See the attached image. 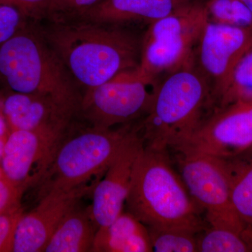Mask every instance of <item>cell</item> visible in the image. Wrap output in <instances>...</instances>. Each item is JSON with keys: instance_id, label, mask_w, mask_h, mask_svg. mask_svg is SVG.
<instances>
[{"instance_id": "1", "label": "cell", "mask_w": 252, "mask_h": 252, "mask_svg": "<svg viewBox=\"0 0 252 252\" xmlns=\"http://www.w3.org/2000/svg\"><path fill=\"white\" fill-rule=\"evenodd\" d=\"M41 34L74 81L87 89L140 65L142 45L135 36L105 23H56Z\"/></svg>"}, {"instance_id": "2", "label": "cell", "mask_w": 252, "mask_h": 252, "mask_svg": "<svg viewBox=\"0 0 252 252\" xmlns=\"http://www.w3.org/2000/svg\"><path fill=\"white\" fill-rule=\"evenodd\" d=\"M126 205L127 212L148 228L195 234L205 229L202 209L172 168L166 151L144 145L134 165Z\"/></svg>"}, {"instance_id": "3", "label": "cell", "mask_w": 252, "mask_h": 252, "mask_svg": "<svg viewBox=\"0 0 252 252\" xmlns=\"http://www.w3.org/2000/svg\"><path fill=\"white\" fill-rule=\"evenodd\" d=\"M210 97L206 78L193 64L170 73L156 89L140 124L144 146L164 151L178 147L203 124L202 116Z\"/></svg>"}, {"instance_id": "4", "label": "cell", "mask_w": 252, "mask_h": 252, "mask_svg": "<svg viewBox=\"0 0 252 252\" xmlns=\"http://www.w3.org/2000/svg\"><path fill=\"white\" fill-rule=\"evenodd\" d=\"M0 74L15 93L47 96L80 109L74 79L41 34L20 31L1 44Z\"/></svg>"}, {"instance_id": "5", "label": "cell", "mask_w": 252, "mask_h": 252, "mask_svg": "<svg viewBox=\"0 0 252 252\" xmlns=\"http://www.w3.org/2000/svg\"><path fill=\"white\" fill-rule=\"evenodd\" d=\"M138 126L129 124L112 129L91 126L74 135L67 132L36 182L39 199L86 185L92 177L105 172Z\"/></svg>"}, {"instance_id": "6", "label": "cell", "mask_w": 252, "mask_h": 252, "mask_svg": "<svg viewBox=\"0 0 252 252\" xmlns=\"http://www.w3.org/2000/svg\"><path fill=\"white\" fill-rule=\"evenodd\" d=\"M209 20L206 5L192 2L151 23L141 47V70L156 79L193 64L194 48Z\"/></svg>"}, {"instance_id": "7", "label": "cell", "mask_w": 252, "mask_h": 252, "mask_svg": "<svg viewBox=\"0 0 252 252\" xmlns=\"http://www.w3.org/2000/svg\"><path fill=\"white\" fill-rule=\"evenodd\" d=\"M157 86L138 67L119 73L107 82L87 89L81 99L83 117L94 127L112 128L147 115Z\"/></svg>"}, {"instance_id": "8", "label": "cell", "mask_w": 252, "mask_h": 252, "mask_svg": "<svg viewBox=\"0 0 252 252\" xmlns=\"http://www.w3.org/2000/svg\"><path fill=\"white\" fill-rule=\"evenodd\" d=\"M181 177L189 193L206 214L212 227L243 233L252 229L235 212L231 200L228 161L201 154H180Z\"/></svg>"}, {"instance_id": "9", "label": "cell", "mask_w": 252, "mask_h": 252, "mask_svg": "<svg viewBox=\"0 0 252 252\" xmlns=\"http://www.w3.org/2000/svg\"><path fill=\"white\" fill-rule=\"evenodd\" d=\"M252 148V99H249L220 109L174 149L180 154L231 158Z\"/></svg>"}, {"instance_id": "10", "label": "cell", "mask_w": 252, "mask_h": 252, "mask_svg": "<svg viewBox=\"0 0 252 252\" xmlns=\"http://www.w3.org/2000/svg\"><path fill=\"white\" fill-rule=\"evenodd\" d=\"M139 125L106 170L104 178L94 186L89 211L97 230L112 223L123 212L136 159L144 145Z\"/></svg>"}, {"instance_id": "11", "label": "cell", "mask_w": 252, "mask_h": 252, "mask_svg": "<svg viewBox=\"0 0 252 252\" xmlns=\"http://www.w3.org/2000/svg\"><path fill=\"white\" fill-rule=\"evenodd\" d=\"M67 132L14 130L10 132L1 158L5 176L29 187L36 184Z\"/></svg>"}, {"instance_id": "12", "label": "cell", "mask_w": 252, "mask_h": 252, "mask_svg": "<svg viewBox=\"0 0 252 252\" xmlns=\"http://www.w3.org/2000/svg\"><path fill=\"white\" fill-rule=\"evenodd\" d=\"M252 42V28L208 22L198 44L199 63L218 94L237 63Z\"/></svg>"}, {"instance_id": "13", "label": "cell", "mask_w": 252, "mask_h": 252, "mask_svg": "<svg viewBox=\"0 0 252 252\" xmlns=\"http://www.w3.org/2000/svg\"><path fill=\"white\" fill-rule=\"evenodd\" d=\"M94 188L86 185L69 191L52 192L39 199L35 208L23 214L19 220L13 252H44L50 238L64 217Z\"/></svg>"}, {"instance_id": "14", "label": "cell", "mask_w": 252, "mask_h": 252, "mask_svg": "<svg viewBox=\"0 0 252 252\" xmlns=\"http://www.w3.org/2000/svg\"><path fill=\"white\" fill-rule=\"evenodd\" d=\"M3 112L11 130L67 132L79 111L47 96L15 93L4 101Z\"/></svg>"}, {"instance_id": "15", "label": "cell", "mask_w": 252, "mask_h": 252, "mask_svg": "<svg viewBox=\"0 0 252 252\" xmlns=\"http://www.w3.org/2000/svg\"><path fill=\"white\" fill-rule=\"evenodd\" d=\"M190 3L189 0H101L77 14L86 21L106 24L130 21L152 23Z\"/></svg>"}, {"instance_id": "16", "label": "cell", "mask_w": 252, "mask_h": 252, "mask_svg": "<svg viewBox=\"0 0 252 252\" xmlns=\"http://www.w3.org/2000/svg\"><path fill=\"white\" fill-rule=\"evenodd\" d=\"M93 252H153L148 228L129 212H123L112 223L99 228Z\"/></svg>"}, {"instance_id": "17", "label": "cell", "mask_w": 252, "mask_h": 252, "mask_svg": "<svg viewBox=\"0 0 252 252\" xmlns=\"http://www.w3.org/2000/svg\"><path fill=\"white\" fill-rule=\"evenodd\" d=\"M96 231L89 210L76 205L55 230L44 252H93Z\"/></svg>"}, {"instance_id": "18", "label": "cell", "mask_w": 252, "mask_h": 252, "mask_svg": "<svg viewBox=\"0 0 252 252\" xmlns=\"http://www.w3.org/2000/svg\"><path fill=\"white\" fill-rule=\"evenodd\" d=\"M231 177V200L235 212L252 228V158H226Z\"/></svg>"}, {"instance_id": "19", "label": "cell", "mask_w": 252, "mask_h": 252, "mask_svg": "<svg viewBox=\"0 0 252 252\" xmlns=\"http://www.w3.org/2000/svg\"><path fill=\"white\" fill-rule=\"evenodd\" d=\"M217 96L220 109L238 101L252 99V42Z\"/></svg>"}, {"instance_id": "20", "label": "cell", "mask_w": 252, "mask_h": 252, "mask_svg": "<svg viewBox=\"0 0 252 252\" xmlns=\"http://www.w3.org/2000/svg\"><path fill=\"white\" fill-rule=\"evenodd\" d=\"M198 252H252V229L240 233L212 227L198 238Z\"/></svg>"}, {"instance_id": "21", "label": "cell", "mask_w": 252, "mask_h": 252, "mask_svg": "<svg viewBox=\"0 0 252 252\" xmlns=\"http://www.w3.org/2000/svg\"><path fill=\"white\" fill-rule=\"evenodd\" d=\"M148 229L153 252H198L195 233L180 229Z\"/></svg>"}, {"instance_id": "22", "label": "cell", "mask_w": 252, "mask_h": 252, "mask_svg": "<svg viewBox=\"0 0 252 252\" xmlns=\"http://www.w3.org/2000/svg\"><path fill=\"white\" fill-rule=\"evenodd\" d=\"M206 7L213 22L252 28V13L239 0H211Z\"/></svg>"}, {"instance_id": "23", "label": "cell", "mask_w": 252, "mask_h": 252, "mask_svg": "<svg viewBox=\"0 0 252 252\" xmlns=\"http://www.w3.org/2000/svg\"><path fill=\"white\" fill-rule=\"evenodd\" d=\"M23 214L20 204L0 215V252H13L16 227Z\"/></svg>"}, {"instance_id": "24", "label": "cell", "mask_w": 252, "mask_h": 252, "mask_svg": "<svg viewBox=\"0 0 252 252\" xmlns=\"http://www.w3.org/2000/svg\"><path fill=\"white\" fill-rule=\"evenodd\" d=\"M24 14L11 5L0 4V46L20 31Z\"/></svg>"}, {"instance_id": "25", "label": "cell", "mask_w": 252, "mask_h": 252, "mask_svg": "<svg viewBox=\"0 0 252 252\" xmlns=\"http://www.w3.org/2000/svg\"><path fill=\"white\" fill-rule=\"evenodd\" d=\"M28 187L17 185L9 179L0 178V215L21 204V199Z\"/></svg>"}, {"instance_id": "26", "label": "cell", "mask_w": 252, "mask_h": 252, "mask_svg": "<svg viewBox=\"0 0 252 252\" xmlns=\"http://www.w3.org/2000/svg\"><path fill=\"white\" fill-rule=\"evenodd\" d=\"M51 0H0V4L11 5L24 15L39 14L49 11Z\"/></svg>"}, {"instance_id": "27", "label": "cell", "mask_w": 252, "mask_h": 252, "mask_svg": "<svg viewBox=\"0 0 252 252\" xmlns=\"http://www.w3.org/2000/svg\"><path fill=\"white\" fill-rule=\"evenodd\" d=\"M101 0H51L49 11L81 12L92 7Z\"/></svg>"}, {"instance_id": "28", "label": "cell", "mask_w": 252, "mask_h": 252, "mask_svg": "<svg viewBox=\"0 0 252 252\" xmlns=\"http://www.w3.org/2000/svg\"><path fill=\"white\" fill-rule=\"evenodd\" d=\"M8 123L4 115L0 114V160L2 158L5 145L9 138V132L8 130Z\"/></svg>"}, {"instance_id": "29", "label": "cell", "mask_w": 252, "mask_h": 252, "mask_svg": "<svg viewBox=\"0 0 252 252\" xmlns=\"http://www.w3.org/2000/svg\"><path fill=\"white\" fill-rule=\"evenodd\" d=\"M239 1L245 4L252 13V0H239Z\"/></svg>"}, {"instance_id": "30", "label": "cell", "mask_w": 252, "mask_h": 252, "mask_svg": "<svg viewBox=\"0 0 252 252\" xmlns=\"http://www.w3.org/2000/svg\"><path fill=\"white\" fill-rule=\"evenodd\" d=\"M4 177H6L5 176V174L4 171H3L2 167H0V178H4ZM7 178V177H6Z\"/></svg>"}, {"instance_id": "31", "label": "cell", "mask_w": 252, "mask_h": 252, "mask_svg": "<svg viewBox=\"0 0 252 252\" xmlns=\"http://www.w3.org/2000/svg\"><path fill=\"white\" fill-rule=\"evenodd\" d=\"M250 150H251L252 154V148L251 149H250Z\"/></svg>"}]
</instances>
